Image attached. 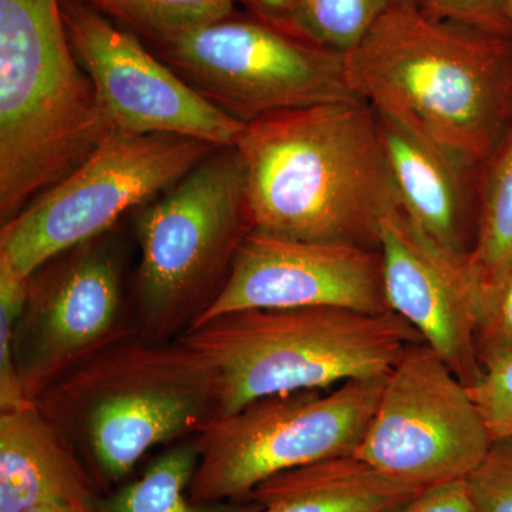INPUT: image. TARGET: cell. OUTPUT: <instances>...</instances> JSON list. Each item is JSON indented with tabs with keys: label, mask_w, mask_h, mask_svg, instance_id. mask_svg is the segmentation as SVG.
I'll return each mask as SVG.
<instances>
[{
	"label": "cell",
	"mask_w": 512,
	"mask_h": 512,
	"mask_svg": "<svg viewBox=\"0 0 512 512\" xmlns=\"http://www.w3.org/2000/svg\"><path fill=\"white\" fill-rule=\"evenodd\" d=\"M175 342L210 365L224 417L262 397L387 376L410 346L424 340L393 312L318 306L227 313L198 323Z\"/></svg>",
	"instance_id": "obj_5"
},
{
	"label": "cell",
	"mask_w": 512,
	"mask_h": 512,
	"mask_svg": "<svg viewBox=\"0 0 512 512\" xmlns=\"http://www.w3.org/2000/svg\"><path fill=\"white\" fill-rule=\"evenodd\" d=\"M29 276L0 256V409L25 402L13 365V336L25 302Z\"/></svg>",
	"instance_id": "obj_22"
},
{
	"label": "cell",
	"mask_w": 512,
	"mask_h": 512,
	"mask_svg": "<svg viewBox=\"0 0 512 512\" xmlns=\"http://www.w3.org/2000/svg\"><path fill=\"white\" fill-rule=\"evenodd\" d=\"M22 512H96V503L76 505H46Z\"/></svg>",
	"instance_id": "obj_29"
},
{
	"label": "cell",
	"mask_w": 512,
	"mask_h": 512,
	"mask_svg": "<svg viewBox=\"0 0 512 512\" xmlns=\"http://www.w3.org/2000/svg\"><path fill=\"white\" fill-rule=\"evenodd\" d=\"M464 481L474 512H512V436L493 440Z\"/></svg>",
	"instance_id": "obj_23"
},
{
	"label": "cell",
	"mask_w": 512,
	"mask_h": 512,
	"mask_svg": "<svg viewBox=\"0 0 512 512\" xmlns=\"http://www.w3.org/2000/svg\"><path fill=\"white\" fill-rule=\"evenodd\" d=\"M148 49L205 99L247 124L278 111L359 100L345 56L248 12L237 10Z\"/></svg>",
	"instance_id": "obj_9"
},
{
	"label": "cell",
	"mask_w": 512,
	"mask_h": 512,
	"mask_svg": "<svg viewBox=\"0 0 512 512\" xmlns=\"http://www.w3.org/2000/svg\"><path fill=\"white\" fill-rule=\"evenodd\" d=\"M64 28L114 130L175 134L235 148L247 123L229 116L86 0H60Z\"/></svg>",
	"instance_id": "obj_12"
},
{
	"label": "cell",
	"mask_w": 512,
	"mask_h": 512,
	"mask_svg": "<svg viewBox=\"0 0 512 512\" xmlns=\"http://www.w3.org/2000/svg\"><path fill=\"white\" fill-rule=\"evenodd\" d=\"M318 306L369 315L390 312L379 249L251 232L239 248L224 291L198 323L251 309Z\"/></svg>",
	"instance_id": "obj_13"
},
{
	"label": "cell",
	"mask_w": 512,
	"mask_h": 512,
	"mask_svg": "<svg viewBox=\"0 0 512 512\" xmlns=\"http://www.w3.org/2000/svg\"><path fill=\"white\" fill-rule=\"evenodd\" d=\"M483 375L470 389L493 440L512 436V350L481 363Z\"/></svg>",
	"instance_id": "obj_24"
},
{
	"label": "cell",
	"mask_w": 512,
	"mask_h": 512,
	"mask_svg": "<svg viewBox=\"0 0 512 512\" xmlns=\"http://www.w3.org/2000/svg\"><path fill=\"white\" fill-rule=\"evenodd\" d=\"M423 490L345 456L268 478L249 498L262 512H397Z\"/></svg>",
	"instance_id": "obj_17"
},
{
	"label": "cell",
	"mask_w": 512,
	"mask_h": 512,
	"mask_svg": "<svg viewBox=\"0 0 512 512\" xmlns=\"http://www.w3.org/2000/svg\"><path fill=\"white\" fill-rule=\"evenodd\" d=\"M421 0H299L292 32L345 56L355 49L373 25L400 6Z\"/></svg>",
	"instance_id": "obj_21"
},
{
	"label": "cell",
	"mask_w": 512,
	"mask_h": 512,
	"mask_svg": "<svg viewBox=\"0 0 512 512\" xmlns=\"http://www.w3.org/2000/svg\"><path fill=\"white\" fill-rule=\"evenodd\" d=\"M384 379L350 380L329 392L274 394L212 421L194 437L198 463L188 497L197 504L248 500L268 478L353 456L376 412Z\"/></svg>",
	"instance_id": "obj_7"
},
{
	"label": "cell",
	"mask_w": 512,
	"mask_h": 512,
	"mask_svg": "<svg viewBox=\"0 0 512 512\" xmlns=\"http://www.w3.org/2000/svg\"><path fill=\"white\" fill-rule=\"evenodd\" d=\"M245 12L292 32V19L299 0H235Z\"/></svg>",
	"instance_id": "obj_28"
},
{
	"label": "cell",
	"mask_w": 512,
	"mask_h": 512,
	"mask_svg": "<svg viewBox=\"0 0 512 512\" xmlns=\"http://www.w3.org/2000/svg\"><path fill=\"white\" fill-rule=\"evenodd\" d=\"M491 443L470 389L427 343H419L384 379L353 456L387 476L429 488L466 480Z\"/></svg>",
	"instance_id": "obj_11"
},
{
	"label": "cell",
	"mask_w": 512,
	"mask_h": 512,
	"mask_svg": "<svg viewBox=\"0 0 512 512\" xmlns=\"http://www.w3.org/2000/svg\"><path fill=\"white\" fill-rule=\"evenodd\" d=\"M511 10H512V0H511Z\"/></svg>",
	"instance_id": "obj_30"
},
{
	"label": "cell",
	"mask_w": 512,
	"mask_h": 512,
	"mask_svg": "<svg viewBox=\"0 0 512 512\" xmlns=\"http://www.w3.org/2000/svg\"><path fill=\"white\" fill-rule=\"evenodd\" d=\"M111 131L60 0H0V225L76 170Z\"/></svg>",
	"instance_id": "obj_4"
},
{
	"label": "cell",
	"mask_w": 512,
	"mask_h": 512,
	"mask_svg": "<svg viewBox=\"0 0 512 512\" xmlns=\"http://www.w3.org/2000/svg\"><path fill=\"white\" fill-rule=\"evenodd\" d=\"M36 403L104 494L151 448L194 439L220 417L217 379L202 356L140 336L77 367Z\"/></svg>",
	"instance_id": "obj_3"
},
{
	"label": "cell",
	"mask_w": 512,
	"mask_h": 512,
	"mask_svg": "<svg viewBox=\"0 0 512 512\" xmlns=\"http://www.w3.org/2000/svg\"><path fill=\"white\" fill-rule=\"evenodd\" d=\"M480 362L512 350V265L484 295L477 330Z\"/></svg>",
	"instance_id": "obj_26"
},
{
	"label": "cell",
	"mask_w": 512,
	"mask_h": 512,
	"mask_svg": "<svg viewBox=\"0 0 512 512\" xmlns=\"http://www.w3.org/2000/svg\"><path fill=\"white\" fill-rule=\"evenodd\" d=\"M99 483L36 402L0 409V512L92 504Z\"/></svg>",
	"instance_id": "obj_16"
},
{
	"label": "cell",
	"mask_w": 512,
	"mask_h": 512,
	"mask_svg": "<svg viewBox=\"0 0 512 512\" xmlns=\"http://www.w3.org/2000/svg\"><path fill=\"white\" fill-rule=\"evenodd\" d=\"M433 18L512 39L511 0H421Z\"/></svg>",
	"instance_id": "obj_25"
},
{
	"label": "cell",
	"mask_w": 512,
	"mask_h": 512,
	"mask_svg": "<svg viewBox=\"0 0 512 512\" xmlns=\"http://www.w3.org/2000/svg\"><path fill=\"white\" fill-rule=\"evenodd\" d=\"M397 512H474L468 498L466 481L433 485L421 491Z\"/></svg>",
	"instance_id": "obj_27"
},
{
	"label": "cell",
	"mask_w": 512,
	"mask_h": 512,
	"mask_svg": "<svg viewBox=\"0 0 512 512\" xmlns=\"http://www.w3.org/2000/svg\"><path fill=\"white\" fill-rule=\"evenodd\" d=\"M198 463L194 439L175 443L154 458L141 476L101 495L96 512H262L252 498L197 504L188 490Z\"/></svg>",
	"instance_id": "obj_18"
},
{
	"label": "cell",
	"mask_w": 512,
	"mask_h": 512,
	"mask_svg": "<svg viewBox=\"0 0 512 512\" xmlns=\"http://www.w3.org/2000/svg\"><path fill=\"white\" fill-rule=\"evenodd\" d=\"M377 114V113H376ZM387 163L400 210L439 247L470 254L476 237V170L466 167L436 144L392 119L379 116Z\"/></svg>",
	"instance_id": "obj_15"
},
{
	"label": "cell",
	"mask_w": 512,
	"mask_h": 512,
	"mask_svg": "<svg viewBox=\"0 0 512 512\" xmlns=\"http://www.w3.org/2000/svg\"><path fill=\"white\" fill-rule=\"evenodd\" d=\"M384 295L390 312L409 322L467 387L483 375L477 330L483 292L468 255L439 247L402 210L379 234Z\"/></svg>",
	"instance_id": "obj_14"
},
{
	"label": "cell",
	"mask_w": 512,
	"mask_h": 512,
	"mask_svg": "<svg viewBox=\"0 0 512 512\" xmlns=\"http://www.w3.org/2000/svg\"><path fill=\"white\" fill-rule=\"evenodd\" d=\"M477 225L468 264L483 299L512 265V121L478 168Z\"/></svg>",
	"instance_id": "obj_19"
},
{
	"label": "cell",
	"mask_w": 512,
	"mask_h": 512,
	"mask_svg": "<svg viewBox=\"0 0 512 512\" xmlns=\"http://www.w3.org/2000/svg\"><path fill=\"white\" fill-rule=\"evenodd\" d=\"M140 336L124 295L123 255L107 234L50 259L29 276L13 336L26 400L113 346Z\"/></svg>",
	"instance_id": "obj_10"
},
{
	"label": "cell",
	"mask_w": 512,
	"mask_h": 512,
	"mask_svg": "<svg viewBox=\"0 0 512 512\" xmlns=\"http://www.w3.org/2000/svg\"><path fill=\"white\" fill-rule=\"evenodd\" d=\"M120 23L148 47L163 45L191 30L237 12L235 0H86Z\"/></svg>",
	"instance_id": "obj_20"
},
{
	"label": "cell",
	"mask_w": 512,
	"mask_h": 512,
	"mask_svg": "<svg viewBox=\"0 0 512 512\" xmlns=\"http://www.w3.org/2000/svg\"><path fill=\"white\" fill-rule=\"evenodd\" d=\"M251 234L245 178L235 148H221L137 218L134 316L140 338L175 342L224 291Z\"/></svg>",
	"instance_id": "obj_6"
},
{
	"label": "cell",
	"mask_w": 512,
	"mask_h": 512,
	"mask_svg": "<svg viewBox=\"0 0 512 512\" xmlns=\"http://www.w3.org/2000/svg\"><path fill=\"white\" fill-rule=\"evenodd\" d=\"M175 134L114 130L60 183L0 229V256L30 276L55 256L107 234L123 215L173 188L215 151Z\"/></svg>",
	"instance_id": "obj_8"
},
{
	"label": "cell",
	"mask_w": 512,
	"mask_h": 512,
	"mask_svg": "<svg viewBox=\"0 0 512 512\" xmlns=\"http://www.w3.org/2000/svg\"><path fill=\"white\" fill-rule=\"evenodd\" d=\"M251 232L379 249L400 210L376 111L362 100L278 111L237 147Z\"/></svg>",
	"instance_id": "obj_1"
},
{
	"label": "cell",
	"mask_w": 512,
	"mask_h": 512,
	"mask_svg": "<svg viewBox=\"0 0 512 512\" xmlns=\"http://www.w3.org/2000/svg\"><path fill=\"white\" fill-rule=\"evenodd\" d=\"M357 99L478 171L512 121V39L427 15L382 16L345 55Z\"/></svg>",
	"instance_id": "obj_2"
}]
</instances>
